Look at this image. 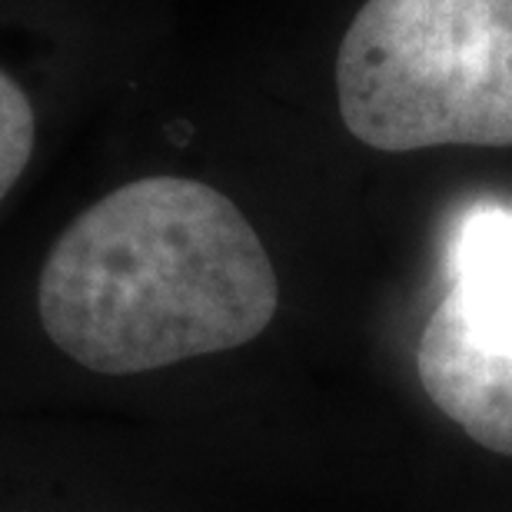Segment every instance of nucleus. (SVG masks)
I'll use <instances>...</instances> for the list:
<instances>
[{
    "mask_svg": "<svg viewBox=\"0 0 512 512\" xmlns=\"http://www.w3.org/2000/svg\"><path fill=\"white\" fill-rule=\"evenodd\" d=\"M280 313L263 237L227 193L153 173L54 233L0 320V413L70 419L94 389L240 353Z\"/></svg>",
    "mask_w": 512,
    "mask_h": 512,
    "instance_id": "nucleus-1",
    "label": "nucleus"
},
{
    "mask_svg": "<svg viewBox=\"0 0 512 512\" xmlns=\"http://www.w3.org/2000/svg\"><path fill=\"white\" fill-rule=\"evenodd\" d=\"M336 97L346 130L383 153L512 147V0H366Z\"/></svg>",
    "mask_w": 512,
    "mask_h": 512,
    "instance_id": "nucleus-2",
    "label": "nucleus"
},
{
    "mask_svg": "<svg viewBox=\"0 0 512 512\" xmlns=\"http://www.w3.org/2000/svg\"><path fill=\"white\" fill-rule=\"evenodd\" d=\"M426 396L479 446L512 456V336L469 323L443 296L416 353Z\"/></svg>",
    "mask_w": 512,
    "mask_h": 512,
    "instance_id": "nucleus-3",
    "label": "nucleus"
},
{
    "mask_svg": "<svg viewBox=\"0 0 512 512\" xmlns=\"http://www.w3.org/2000/svg\"><path fill=\"white\" fill-rule=\"evenodd\" d=\"M0 512H100L77 419L0 413Z\"/></svg>",
    "mask_w": 512,
    "mask_h": 512,
    "instance_id": "nucleus-4",
    "label": "nucleus"
},
{
    "mask_svg": "<svg viewBox=\"0 0 512 512\" xmlns=\"http://www.w3.org/2000/svg\"><path fill=\"white\" fill-rule=\"evenodd\" d=\"M446 296L479 330L512 336V213L479 210L463 223Z\"/></svg>",
    "mask_w": 512,
    "mask_h": 512,
    "instance_id": "nucleus-5",
    "label": "nucleus"
},
{
    "mask_svg": "<svg viewBox=\"0 0 512 512\" xmlns=\"http://www.w3.org/2000/svg\"><path fill=\"white\" fill-rule=\"evenodd\" d=\"M37 150V114L24 87L0 70V207L27 177Z\"/></svg>",
    "mask_w": 512,
    "mask_h": 512,
    "instance_id": "nucleus-6",
    "label": "nucleus"
}]
</instances>
